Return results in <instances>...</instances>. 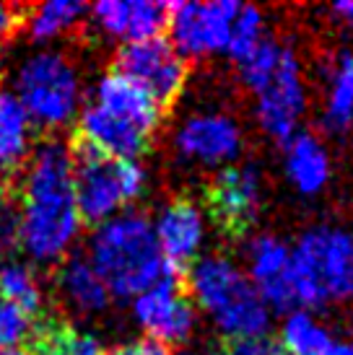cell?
Listing matches in <instances>:
<instances>
[{
  "label": "cell",
  "mask_w": 353,
  "mask_h": 355,
  "mask_svg": "<svg viewBox=\"0 0 353 355\" xmlns=\"http://www.w3.org/2000/svg\"><path fill=\"white\" fill-rule=\"evenodd\" d=\"M88 262L109 296L136 298L161 280H176V270L158 252L154 223L136 210L99 223L88 241Z\"/></svg>",
  "instance_id": "7a4b0ae2"
},
{
  "label": "cell",
  "mask_w": 353,
  "mask_h": 355,
  "mask_svg": "<svg viewBox=\"0 0 353 355\" xmlns=\"http://www.w3.org/2000/svg\"><path fill=\"white\" fill-rule=\"evenodd\" d=\"M322 125L333 135L353 128V52H340L330 62L325 80Z\"/></svg>",
  "instance_id": "44dd1931"
},
{
  "label": "cell",
  "mask_w": 353,
  "mask_h": 355,
  "mask_svg": "<svg viewBox=\"0 0 353 355\" xmlns=\"http://www.w3.org/2000/svg\"><path fill=\"white\" fill-rule=\"evenodd\" d=\"M26 335H29V316H24L16 306H10L0 296V350L16 347Z\"/></svg>",
  "instance_id": "83f0119b"
},
{
  "label": "cell",
  "mask_w": 353,
  "mask_h": 355,
  "mask_svg": "<svg viewBox=\"0 0 353 355\" xmlns=\"http://www.w3.org/2000/svg\"><path fill=\"white\" fill-rule=\"evenodd\" d=\"M211 205L229 231H247L263 207V174L255 164L226 166L211 187Z\"/></svg>",
  "instance_id": "4fadbf2b"
},
{
  "label": "cell",
  "mask_w": 353,
  "mask_h": 355,
  "mask_svg": "<svg viewBox=\"0 0 353 355\" xmlns=\"http://www.w3.org/2000/svg\"><path fill=\"white\" fill-rule=\"evenodd\" d=\"M133 316L148 340L164 345L185 343L195 329V306L176 288V280H161L133 298Z\"/></svg>",
  "instance_id": "8fae6325"
},
{
  "label": "cell",
  "mask_w": 353,
  "mask_h": 355,
  "mask_svg": "<svg viewBox=\"0 0 353 355\" xmlns=\"http://www.w3.org/2000/svg\"><path fill=\"white\" fill-rule=\"evenodd\" d=\"M0 207H3V189H0Z\"/></svg>",
  "instance_id": "74e56055"
},
{
  "label": "cell",
  "mask_w": 353,
  "mask_h": 355,
  "mask_svg": "<svg viewBox=\"0 0 353 355\" xmlns=\"http://www.w3.org/2000/svg\"><path fill=\"white\" fill-rule=\"evenodd\" d=\"M68 153L81 220L99 226L146 192V171L136 161H115L81 138L73 140Z\"/></svg>",
  "instance_id": "5b68a950"
},
{
  "label": "cell",
  "mask_w": 353,
  "mask_h": 355,
  "mask_svg": "<svg viewBox=\"0 0 353 355\" xmlns=\"http://www.w3.org/2000/svg\"><path fill=\"white\" fill-rule=\"evenodd\" d=\"M94 104L104 107L107 112L117 114V117L128 119L130 125H136L143 132H154L161 122V107L148 96L146 91L136 86L120 73H107L97 80L94 86Z\"/></svg>",
  "instance_id": "e0dca14e"
},
{
  "label": "cell",
  "mask_w": 353,
  "mask_h": 355,
  "mask_svg": "<svg viewBox=\"0 0 353 355\" xmlns=\"http://www.w3.org/2000/svg\"><path fill=\"white\" fill-rule=\"evenodd\" d=\"M104 355H140V353H138L136 343H133V345H120V347H112V350H109V353H104Z\"/></svg>",
  "instance_id": "e575fe53"
},
{
  "label": "cell",
  "mask_w": 353,
  "mask_h": 355,
  "mask_svg": "<svg viewBox=\"0 0 353 355\" xmlns=\"http://www.w3.org/2000/svg\"><path fill=\"white\" fill-rule=\"evenodd\" d=\"M284 52H286L284 44H278V42H273V40H263L247 58H242L236 62V65H239V78H242V83H245L249 91L260 94V91L270 83V78L278 73V68H281Z\"/></svg>",
  "instance_id": "484cf974"
},
{
  "label": "cell",
  "mask_w": 353,
  "mask_h": 355,
  "mask_svg": "<svg viewBox=\"0 0 353 355\" xmlns=\"http://www.w3.org/2000/svg\"><path fill=\"white\" fill-rule=\"evenodd\" d=\"M0 296L6 298L10 306H16L24 316L40 314L44 293L34 270L21 259L6 257L0 259Z\"/></svg>",
  "instance_id": "603a6c76"
},
{
  "label": "cell",
  "mask_w": 353,
  "mask_h": 355,
  "mask_svg": "<svg viewBox=\"0 0 353 355\" xmlns=\"http://www.w3.org/2000/svg\"><path fill=\"white\" fill-rule=\"evenodd\" d=\"M16 99L29 114L31 125L49 130L63 128L79 114V70L63 52H37L21 65L16 76Z\"/></svg>",
  "instance_id": "8992f818"
},
{
  "label": "cell",
  "mask_w": 353,
  "mask_h": 355,
  "mask_svg": "<svg viewBox=\"0 0 353 355\" xmlns=\"http://www.w3.org/2000/svg\"><path fill=\"white\" fill-rule=\"evenodd\" d=\"M242 3L236 0H211V3H172L169 6V44L182 58H208L226 55L231 24Z\"/></svg>",
  "instance_id": "ba28073f"
},
{
  "label": "cell",
  "mask_w": 353,
  "mask_h": 355,
  "mask_svg": "<svg viewBox=\"0 0 353 355\" xmlns=\"http://www.w3.org/2000/svg\"><path fill=\"white\" fill-rule=\"evenodd\" d=\"M330 343V329L312 311H288L284 316L278 347L286 355H322Z\"/></svg>",
  "instance_id": "cb8c5ba5"
},
{
  "label": "cell",
  "mask_w": 353,
  "mask_h": 355,
  "mask_svg": "<svg viewBox=\"0 0 353 355\" xmlns=\"http://www.w3.org/2000/svg\"><path fill=\"white\" fill-rule=\"evenodd\" d=\"M247 272L270 311H294L296 296L291 286V247L273 234H260L247 244Z\"/></svg>",
  "instance_id": "7c38bea8"
},
{
  "label": "cell",
  "mask_w": 353,
  "mask_h": 355,
  "mask_svg": "<svg viewBox=\"0 0 353 355\" xmlns=\"http://www.w3.org/2000/svg\"><path fill=\"white\" fill-rule=\"evenodd\" d=\"M187 288L192 306H200L221 335L231 340L265 337L270 329V309L265 306L245 270L224 254L197 257L190 265Z\"/></svg>",
  "instance_id": "3957f363"
},
{
  "label": "cell",
  "mask_w": 353,
  "mask_h": 355,
  "mask_svg": "<svg viewBox=\"0 0 353 355\" xmlns=\"http://www.w3.org/2000/svg\"><path fill=\"white\" fill-rule=\"evenodd\" d=\"M154 223L158 252L169 265L179 267L187 262H195L203 241H206V213L192 200H172L169 205L158 210Z\"/></svg>",
  "instance_id": "5bb4252c"
},
{
  "label": "cell",
  "mask_w": 353,
  "mask_h": 355,
  "mask_svg": "<svg viewBox=\"0 0 353 355\" xmlns=\"http://www.w3.org/2000/svg\"><path fill=\"white\" fill-rule=\"evenodd\" d=\"M306 112V86L302 62L291 47H286L281 68L270 83L257 94L255 117L268 138L288 140L299 132V122Z\"/></svg>",
  "instance_id": "9c48e42d"
},
{
  "label": "cell",
  "mask_w": 353,
  "mask_h": 355,
  "mask_svg": "<svg viewBox=\"0 0 353 355\" xmlns=\"http://www.w3.org/2000/svg\"><path fill=\"white\" fill-rule=\"evenodd\" d=\"M284 168L296 192L306 198L322 192L333 174L330 153L322 146V140L314 138L312 132H296L294 138L286 140Z\"/></svg>",
  "instance_id": "ac0fdd59"
},
{
  "label": "cell",
  "mask_w": 353,
  "mask_h": 355,
  "mask_svg": "<svg viewBox=\"0 0 353 355\" xmlns=\"http://www.w3.org/2000/svg\"><path fill=\"white\" fill-rule=\"evenodd\" d=\"M0 355H29V353H24L19 347H8V350H0Z\"/></svg>",
  "instance_id": "d590c367"
},
{
  "label": "cell",
  "mask_w": 353,
  "mask_h": 355,
  "mask_svg": "<svg viewBox=\"0 0 353 355\" xmlns=\"http://www.w3.org/2000/svg\"><path fill=\"white\" fill-rule=\"evenodd\" d=\"M291 286L296 304L322 309L353 301V234L335 226H312L291 249Z\"/></svg>",
  "instance_id": "277c9868"
},
{
  "label": "cell",
  "mask_w": 353,
  "mask_h": 355,
  "mask_svg": "<svg viewBox=\"0 0 353 355\" xmlns=\"http://www.w3.org/2000/svg\"><path fill=\"white\" fill-rule=\"evenodd\" d=\"M263 40H265L263 10L255 8V6H239L236 19H234V24H231V34H229L226 55L239 62V60L247 58L249 52L255 50Z\"/></svg>",
  "instance_id": "4316f807"
},
{
  "label": "cell",
  "mask_w": 353,
  "mask_h": 355,
  "mask_svg": "<svg viewBox=\"0 0 353 355\" xmlns=\"http://www.w3.org/2000/svg\"><path fill=\"white\" fill-rule=\"evenodd\" d=\"M19 247L34 262H58L81 234L68 148L58 140L40 143L21 179Z\"/></svg>",
  "instance_id": "6da1fadb"
},
{
  "label": "cell",
  "mask_w": 353,
  "mask_h": 355,
  "mask_svg": "<svg viewBox=\"0 0 353 355\" xmlns=\"http://www.w3.org/2000/svg\"><path fill=\"white\" fill-rule=\"evenodd\" d=\"M190 355H211V353H190Z\"/></svg>",
  "instance_id": "f35d334b"
},
{
  "label": "cell",
  "mask_w": 353,
  "mask_h": 355,
  "mask_svg": "<svg viewBox=\"0 0 353 355\" xmlns=\"http://www.w3.org/2000/svg\"><path fill=\"white\" fill-rule=\"evenodd\" d=\"M94 24L115 40L143 42L167 29L169 6L156 0H101L91 8Z\"/></svg>",
  "instance_id": "2e32d148"
},
{
  "label": "cell",
  "mask_w": 353,
  "mask_h": 355,
  "mask_svg": "<svg viewBox=\"0 0 353 355\" xmlns=\"http://www.w3.org/2000/svg\"><path fill=\"white\" fill-rule=\"evenodd\" d=\"M270 355H286V353H284V350H281V347H278V345H275L273 350H270Z\"/></svg>",
  "instance_id": "8d00e7d4"
},
{
  "label": "cell",
  "mask_w": 353,
  "mask_h": 355,
  "mask_svg": "<svg viewBox=\"0 0 353 355\" xmlns=\"http://www.w3.org/2000/svg\"><path fill=\"white\" fill-rule=\"evenodd\" d=\"M138 353L140 355H174L172 353V347L164 345V343H156V340H140V343H136Z\"/></svg>",
  "instance_id": "1f68e13d"
},
{
  "label": "cell",
  "mask_w": 353,
  "mask_h": 355,
  "mask_svg": "<svg viewBox=\"0 0 353 355\" xmlns=\"http://www.w3.org/2000/svg\"><path fill=\"white\" fill-rule=\"evenodd\" d=\"M174 150L185 164L224 166L242 153V128L226 112L187 114L174 132Z\"/></svg>",
  "instance_id": "30bf717a"
},
{
  "label": "cell",
  "mask_w": 353,
  "mask_h": 355,
  "mask_svg": "<svg viewBox=\"0 0 353 355\" xmlns=\"http://www.w3.org/2000/svg\"><path fill=\"white\" fill-rule=\"evenodd\" d=\"M333 16H338L343 24H353V0H340V3H335Z\"/></svg>",
  "instance_id": "d6a6232c"
},
{
  "label": "cell",
  "mask_w": 353,
  "mask_h": 355,
  "mask_svg": "<svg viewBox=\"0 0 353 355\" xmlns=\"http://www.w3.org/2000/svg\"><path fill=\"white\" fill-rule=\"evenodd\" d=\"M58 291L63 301L83 316L99 314L109 304V291L86 257H70L58 272Z\"/></svg>",
  "instance_id": "ffe728a7"
},
{
  "label": "cell",
  "mask_w": 353,
  "mask_h": 355,
  "mask_svg": "<svg viewBox=\"0 0 353 355\" xmlns=\"http://www.w3.org/2000/svg\"><path fill=\"white\" fill-rule=\"evenodd\" d=\"M83 13H86V6L79 0H52V3L31 8L21 24H26L29 37L34 42H49L68 34Z\"/></svg>",
  "instance_id": "d4e9b609"
},
{
  "label": "cell",
  "mask_w": 353,
  "mask_h": 355,
  "mask_svg": "<svg viewBox=\"0 0 353 355\" xmlns=\"http://www.w3.org/2000/svg\"><path fill=\"white\" fill-rule=\"evenodd\" d=\"M19 247V218L10 205L0 207V254L3 259Z\"/></svg>",
  "instance_id": "f1b7e54d"
},
{
  "label": "cell",
  "mask_w": 353,
  "mask_h": 355,
  "mask_svg": "<svg viewBox=\"0 0 353 355\" xmlns=\"http://www.w3.org/2000/svg\"><path fill=\"white\" fill-rule=\"evenodd\" d=\"M273 347L275 345L268 337H247V340H231L224 355H270Z\"/></svg>",
  "instance_id": "f546056e"
},
{
  "label": "cell",
  "mask_w": 353,
  "mask_h": 355,
  "mask_svg": "<svg viewBox=\"0 0 353 355\" xmlns=\"http://www.w3.org/2000/svg\"><path fill=\"white\" fill-rule=\"evenodd\" d=\"M115 73L140 86L164 109L185 89L187 60L169 44V40L154 37L122 44L115 58Z\"/></svg>",
  "instance_id": "52a82bcc"
},
{
  "label": "cell",
  "mask_w": 353,
  "mask_h": 355,
  "mask_svg": "<svg viewBox=\"0 0 353 355\" xmlns=\"http://www.w3.org/2000/svg\"><path fill=\"white\" fill-rule=\"evenodd\" d=\"M322 355H353V340H333Z\"/></svg>",
  "instance_id": "836d02e7"
},
{
  "label": "cell",
  "mask_w": 353,
  "mask_h": 355,
  "mask_svg": "<svg viewBox=\"0 0 353 355\" xmlns=\"http://www.w3.org/2000/svg\"><path fill=\"white\" fill-rule=\"evenodd\" d=\"M34 355H104V345L91 332L65 322H42L31 335Z\"/></svg>",
  "instance_id": "7402d4cb"
},
{
  "label": "cell",
  "mask_w": 353,
  "mask_h": 355,
  "mask_svg": "<svg viewBox=\"0 0 353 355\" xmlns=\"http://www.w3.org/2000/svg\"><path fill=\"white\" fill-rule=\"evenodd\" d=\"M21 21H24L21 10H16V8H10V6H3V3H0V42L8 40L10 34L16 31V26H19Z\"/></svg>",
  "instance_id": "4dcf8cb0"
},
{
  "label": "cell",
  "mask_w": 353,
  "mask_h": 355,
  "mask_svg": "<svg viewBox=\"0 0 353 355\" xmlns=\"http://www.w3.org/2000/svg\"><path fill=\"white\" fill-rule=\"evenodd\" d=\"M76 138H81L91 148H97L99 153L115 158V161H136L148 148L151 135L138 130L136 125H130L128 119L88 101L79 112V135Z\"/></svg>",
  "instance_id": "9a60e30c"
},
{
  "label": "cell",
  "mask_w": 353,
  "mask_h": 355,
  "mask_svg": "<svg viewBox=\"0 0 353 355\" xmlns=\"http://www.w3.org/2000/svg\"><path fill=\"white\" fill-rule=\"evenodd\" d=\"M34 125L16 94L0 86V174H10L29 161Z\"/></svg>",
  "instance_id": "d6986e66"
}]
</instances>
